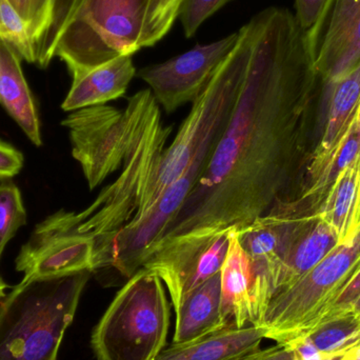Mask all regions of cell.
<instances>
[{
    "label": "cell",
    "mask_w": 360,
    "mask_h": 360,
    "mask_svg": "<svg viewBox=\"0 0 360 360\" xmlns=\"http://www.w3.org/2000/svg\"><path fill=\"white\" fill-rule=\"evenodd\" d=\"M326 2L327 0H295V17L304 31H308L317 22Z\"/></svg>",
    "instance_id": "cell-27"
},
{
    "label": "cell",
    "mask_w": 360,
    "mask_h": 360,
    "mask_svg": "<svg viewBox=\"0 0 360 360\" xmlns=\"http://www.w3.org/2000/svg\"><path fill=\"white\" fill-rule=\"evenodd\" d=\"M0 39L8 44L22 61L37 65L35 34L10 0H0Z\"/></svg>",
    "instance_id": "cell-21"
},
{
    "label": "cell",
    "mask_w": 360,
    "mask_h": 360,
    "mask_svg": "<svg viewBox=\"0 0 360 360\" xmlns=\"http://www.w3.org/2000/svg\"><path fill=\"white\" fill-rule=\"evenodd\" d=\"M50 2H51V0H50Z\"/></svg>",
    "instance_id": "cell-32"
},
{
    "label": "cell",
    "mask_w": 360,
    "mask_h": 360,
    "mask_svg": "<svg viewBox=\"0 0 360 360\" xmlns=\"http://www.w3.org/2000/svg\"><path fill=\"white\" fill-rule=\"evenodd\" d=\"M359 271L360 207L347 236L295 285L272 298L258 326L266 340L288 344L312 331Z\"/></svg>",
    "instance_id": "cell-7"
},
{
    "label": "cell",
    "mask_w": 360,
    "mask_h": 360,
    "mask_svg": "<svg viewBox=\"0 0 360 360\" xmlns=\"http://www.w3.org/2000/svg\"><path fill=\"white\" fill-rule=\"evenodd\" d=\"M174 312V345L191 342L229 325L222 310L220 272L190 292Z\"/></svg>",
    "instance_id": "cell-17"
},
{
    "label": "cell",
    "mask_w": 360,
    "mask_h": 360,
    "mask_svg": "<svg viewBox=\"0 0 360 360\" xmlns=\"http://www.w3.org/2000/svg\"><path fill=\"white\" fill-rule=\"evenodd\" d=\"M238 32L207 46H196L169 60L139 70V76L149 84L158 105L173 113L194 103L214 72L236 44Z\"/></svg>",
    "instance_id": "cell-10"
},
{
    "label": "cell",
    "mask_w": 360,
    "mask_h": 360,
    "mask_svg": "<svg viewBox=\"0 0 360 360\" xmlns=\"http://www.w3.org/2000/svg\"><path fill=\"white\" fill-rule=\"evenodd\" d=\"M82 0H51L46 31L38 44L37 65L48 67L54 59L57 39Z\"/></svg>",
    "instance_id": "cell-23"
},
{
    "label": "cell",
    "mask_w": 360,
    "mask_h": 360,
    "mask_svg": "<svg viewBox=\"0 0 360 360\" xmlns=\"http://www.w3.org/2000/svg\"><path fill=\"white\" fill-rule=\"evenodd\" d=\"M231 232L174 237L160 241L150 250L143 268L162 279L174 310L190 292L220 272Z\"/></svg>",
    "instance_id": "cell-9"
},
{
    "label": "cell",
    "mask_w": 360,
    "mask_h": 360,
    "mask_svg": "<svg viewBox=\"0 0 360 360\" xmlns=\"http://www.w3.org/2000/svg\"><path fill=\"white\" fill-rule=\"evenodd\" d=\"M350 313H352V314L354 315L359 321H360V296L357 298L354 304H353L352 308H351Z\"/></svg>",
    "instance_id": "cell-29"
},
{
    "label": "cell",
    "mask_w": 360,
    "mask_h": 360,
    "mask_svg": "<svg viewBox=\"0 0 360 360\" xmlns=\"http://www.w3.org/2000/svg\"><path fill=\"white\" fill-rule=\"evenodd\" d=\"M80 222V213L61 210L37 224L16 258L23 279L93 272L95 239L78 230Z\"/></svg>",
    "instance_id": "cell-8"
},
{
    "label": "cell",
    "mask_w": 360,
    "mask_h": 360,
    "mask_svg": "<svg viewBox=\"0 0 360 360\" xmlns=\"http://www.w3.org/2000/svg\"><path fill=\"white\" fill-rule=\"evenodd\" d=\"M287 345L296 360H345L360 348V321L347 313Z\"/></svg>",
    "instance_id": "cell-19"
},
{
    "label": "cell",
    "mask_w": 360,
    "mask_h": 360,
    "mask_svg": "<svg viewBox=\"0 0 360 360\" xmlns=\"http://www.w3.org/2000/svg\"><path fill=\"white\" fill-rule=\"evenodd\" d=\"M340 243L338 233L327 222L316 213L309 214L283 260L275 295L295 285Z\"/></svg>",
    "instance_id": "cell-16"
},
{
    "label": "cell",
    "mask_w": 360,
    "mask_h": 360,
    "mask_svg": "<svg viewBox=\"0 0 360 360\" xmlns=\"http://www.w3.org/2000/svg\"><path fill=\"white\" fill-rule=\"evenodd\" d=\"M181 0H82L57 39L54 58L72 77L153 46L172 29Z\"/></svg>",
    "instance_id": "cell-3"
},
{
    "label": "cell",
    "mask_w": 360,
    "mask_h": 360,
    "mask_svg": "<svg viewBox=\"0 0 360 360\" xmlns=\"http://www.w3.org/2000/svg\"><path fill=\"white\" fill-rule=\"evenodd\" d=\"M323 92L328 109L325 126L302 174L321 166L356 113L360 101V63L338 79L323 80Z\"/></svg>",
    "instance_id": "cell-12"
},
{
    "label": "cell",
    "mask_w": 360,
    "mask_h": 360,
    "mask_svg": "<svg viewBox=\"0 0 360 360\" xmlns=\"http://www.w3.org/2000/svg\"><path fill=\"white\" fill-rule=\"evenodd\" d=\"M220 287L226 319L239 328L252 325L253 271L235 230L231 232L228 253L220 270Z\"/></svg>",
    "instance_id": "cell-18"
},
{
    "label": "cell",
    "mask_w": 360,
    "mask_h": 360,
    "mask_svg": "<svg viewBox=\"0 0 360 360\" xmlns=\"http://www.w3.org/2000/svg\"><path fill=\"white\" fill-rule=\"evenodd\" d=\"M22 59L0 39V105L36 147L42 145L39 116L21 67Z\"/></svg>",
    "instance_id": "cell-15"
},
{
    "label": "cell",
    "mask_w": 360,
    "mask_h": 360,
    "mask_svg": "<svg viewBox=\"0 0 360 360\" xmlns=\"http://www.w3.org/2000/svg\"><path fill=\"white\" fill-rule=\"evenodd\" d=\"M23 167V156L10 143L0 139V181L16 176Z\"/></svg>",
    "instance_id": "cell-26"
},
{
    "label": "cell",
    "mask_w": 360,
    "mask_h": 360,
    "mask_svg": "<svg viewBox=\"0 0 360 360\" xmlns=\"http://www.w3.org/2000/svg\"><path fill=\"white\" fill-rule=\"evenodd\" d=\"M307 40L323 80L346 75L360 63V0H327Z\"/></svg>",
    "instance_id": "cell-11"
},
{
    "label": "cell",
    "mask_w": 360,
    "mask_h": 360,
    "mask_svg": "<svg viewBox=\"0 0 360 360\" xmlns=\"http://www.w3.org/2000/svg\"><path fill=\"white\" fill-rule=\"evenodd\" d=\"M27 213L20 191L10 180L0 181V259L17 231L25 224Z\"/></svg>",
    "instance_id": "cell-22"
},
{
    "label": "cell",
    "mask_w": 360,
    "mask_h": 360,
    "mask_svg": "<svg viewBox=\"0 0 360 360\" xmlns=\"http://www.w3.org/2000/svg\"><path fill=\"white\" fill-rule=\"evenodd\" d=\"M360 296V271L349 281L348 285L342 289L340 295L334 300L333 304L328 309L327 312L323 315V319L319 321V325L325 321H331L336 317L350 313L354 302Z\"/></svg>",
    "instance_id": "cell-25"
},
{
    "label": "cell",
    "mask_w": 360,
    "mask_h": 360,
    "mask_svg": "<svg viewBox=\"0 0 360 360\" xmlns=\"http://www.w3.org/2000/svg\"><path fill=\"white\" fill-rule=\"evenodd\" d=\"M135 75L136 69L131 55L116 57L72 77L71 88L61 108L73 112L115 101L126 94Z\"/></svg>",
    "instance_id": "cell-13"
},
{
    "label": "cell",
    "mask_w": 360,
    "mask_h": 360,
    "mask_svg": "<svg viewBox=\"0 0 360 360\" xmlns=\"http://www.w3.org/2000/svg\"><path fill=\"white\" fill-rule=\"evenodd\" d=\"M90 271L22 279L0 302V360H57Z\"/></svg>",
    "instance_id": "cell-4"
},
{
    "label": "cell",
    "mask_w": 360,
    "mask_h": 360,
    "mask_svg": "<svg viewBox=\"0 0 360 360\" xmlns=\"http://www.w3.org/2000/svg\"><path fill=\"white\" fill-rule=\"evenodd\" d=\"M359 182L360 155L338 174L316 212V215L338 233L340 241L347 236L350 228Z\"/></svg>",
    "instance_id": "cell-20"
},
{
    "label": "cell",
    "mask_w": 360,
    "mask_h": 360,
    "mask_svg": "<svg viewBox=\"0 0 360 360\" xmlns=\"http://www.w3.org/2000/svg\"><path fill=\"white\" fill-rule=\"evenodd\" d=\"M252 19L251 58L232 115L160 241L249 226L294 194L316 146L326 101L307 32L285 8Z\"/></svg>",
    "instance_id": "cell-1"
},
{
    "label": "cell",
    "mask_w": 360,
    "mask_h": 360,
    "mask_svg": "<svg viewBox=\"0 0 360 360\" xmlns=\"http://www.w3.org/2000/svg\"><path fill=\"white\" fill-rule=\"evenodd\" d=\"M232 0H181L179 18L186 37H193L200 25Z\"/></svg>",
    "instance_id": "cell-24"
},
{
    "label": "cell",
    "mask_w": 360,
    "mask_h": 360,
    "mask_svg": "<svg viewBox=\"0 0 360 360\" xmlns=\"http://www.w3.org/2000/svg\"><path fill=\"white\" fill-rule=\"evenodd\" d=\"M72 155L82 167L90 190L122 170L88 207L86 228L95 237L112 234L143 209L158 179L173 127L150 89L129 98L124 110L101 105L70 112Z\"/></svg>",
    "instance_id": "cell-2"
},
{
    "label": "cell",
    "mask_w": 360,
    "mask_h": 360,
    "mask_svg": "<svg viewBox=\"0 0 360 360\" xmlns=\"http://www.w3.org/2000/svg\"><path fill=\"white\" fill-rule=\"evenodd\" d=\"M264 340L262 328L254 325L239 328L230 323L191 342L172 344L155 360H235L259 349Z\"/></svg>",
    "instance_id": "cell-14"
},
{
    "label": "cell",
    "mask_w": 360,
    "mask_h": 360,
    "mask_svg": "<svg viewBox=\"0 0 360 360\" xmlns=\"http://www.w3.org/2000/svg\"><path fill=\"white\" fill-rule=\"evenodd\" d=\"M8 288V285H6V283H4V281H2L1 277H0V302H1L2 298L6 296V289Z\"/></svg>",
    "instance_id": "cell-30"
},
{
    "label": "cell",
    "mask_w": 360,
    "mask_h": 360,
    "mask_svg": "<svg viewBox=\"0 0 360 360\" xmlns=\"http://www.w3.org/2000/svg\"><path fill=\"white\" fill-rule=\"evenodd\" d=\"M170 304L162 279L141 268L116 294L92 334L97 360H155L166 346Z\"/></svg>",
    "instance_id": "cell-6"
},
{
    "label": "cell",
    "mask_w": 360,
    "mask_h": 360,
    "mask_svg": "<svg viewBox=\"0 0 360 360\" xmlns=\"http://www.w3.org/2000/svg\"><path fill=\"white\" fill-rule=\"evenodd\" d=\"M253 38L254 21L251 18L239 30L234 48L193 103L174 141L165 151L158 179L145 205L131 221L143 217L154 207L166 188L184 175L198 152L215 148L243 89Z\"/></svg>",
    "instance_id": "cell-5"
},
{
    "label": "cell",
    "mask_w": 360,
    "mask_h": 360,
    "mask_svg": "<svg viewBox=\"0 0 360 360\" xmlns=\"http://www.w3.org/2000/svg\"><path fill=\"white\" fill-rule=\"evenodd\" d=\"M356 115H357V122H359V135H360V101H359V107H357Z\"/></svg>",
    "instance_id": "cell-31"
},
{
    "label": "cell",
    "mask_w": 360,
    "mask_h": 360,
    "mask_svg": "<svg viewBox=\"0 0 360 360\" xmlns=\"http://www.w3.org/2000/svg\"><path fill=\"white\" fill-rule=\"evenodd\" d=\"M235 360H296L293 351L287 345L276 344L266 349H257Z\"/></svg>",
    "instance_id": "cell-28"
}]
</instances>
